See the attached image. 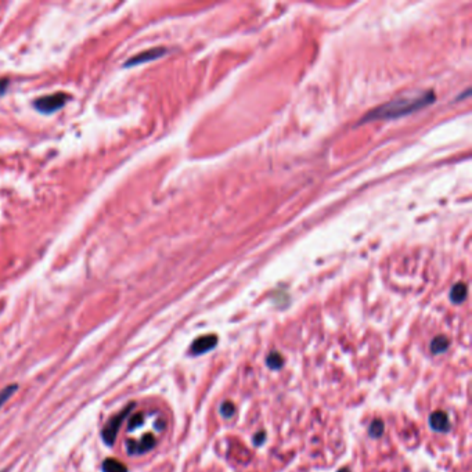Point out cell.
<instances>
[{"instance_id": "cell-6", "label": "cell", "mask_w": 472, "mask_h": 472, "mask_svg": "<svg viewBox=\"0 0 472 472\" xmlns=\"http://www.w3.org/2000/svg\"><path fill=\"white\" fill-rule=\"evenodd\" d=\"M216 342H218V341H216V336H214V335H209V336H201V338H198V340L191 345V352L192 353H195V355L204 353V352L212 349V348L216 345Z\"/></svg>"}, {"instance_id": "cell-11", "label": "cell", "mask_w": 472, "mask_h": 472, "mask_svg": "<svg viewBox=\"0 0 472 472\" xmlns=\"http://www.w3.org/2000/svg\"><path fill=\"white\" fill-rule=\"evenodd\" d=\"M17 389H18V385L13 384V385H9V386H6L5 389L0 390V409H2V406L5 404L6 401L10 399L11 396L16 393Z\"/></svg>"}, {"instance_id": "cell-17", "label": "cell", "mask_w": 472, "mask_h": 472, "mask_svg": "<svg viewBox=\"0 0 472 472\" xmlns=\"http://www.w3.org/2000/svg\"><path fill=\"white\" fill-rule=\"evenodd\" d=\"M255 443H256V445H262V443H263L264 442V434L263 432H260V434H258V435H255Z\"/></svg>"}, {"instance_id": "cell-10", "label": "cell", "mask_w": 472, "mask_h": 472, "mask_svg": "<svg viewBox=\"0 0 472 472\" xmlns=\"http://www.w3.org/2000/svg\"><path fill=\"white\" fill-rule=\"evenodd\" d=\"M447 348H449V340L445 338V336H438V338H435V340L432 341V345H431V349H432L434 353L445 352Z\"/></svg>"}, {"instance_id": "cell-3", "label": "cell", "mask_w": 472, "mask_h": 472, "mask_svg": "<svg viewBox=\"0 0 472 472\" xmlns=\"http://www.w3.org/2000/svg\"><path fill=\"white\" fill-rule=\"evenodd\" d=\"M68 101V96L65 93H53L49 96H43V97H39L35 101V108L40 112L44 114H51L54 111L62 108L65 103Z\"/></svg>"}, {"instance_id": "cell-7", "label": "cell", "mask_w": 472, "mask_h": 472, "mask_svg": "<svg viewBox=\"0 0 472 472\" xmlns=\"http://www.w3.org/2000/svg\"><path fill=\"white\" fill-rule=\"evenodd\" d=\"M429 424H431V427L435 431H439V432H446L449 429V427H450L449 418H447L445 413L442 412H435L431 416V418H429Z\"/></svg>"}, {"instance_id": "cell-1", "label": "cell", "mask_w": 472, "mask_h": 472, "mask_svg": "<svg viewBox=\"0 0 472 472\" xmlns=\"http://www.w3.org/2000/svg\"><path fill=\"white\" fill-rule=\"evenodd\" d=\"M435 101L434 92H416V93L403 94L401 97L392 100L386 104L381 105L364 116L363 122L378 121V119H393L400 118L414 111L421 110Z\"/></svg>"}, {"instance_id": "cell-5", "label": "cell", "mask_w": 472, "mask_h": 472, "mask_svg": "<svg viewBox=\"0 0 472 472\" xmlns=\"http://www.w3.org/2000/svg\"><path fill=\"white\" fill-rule=\"evenodd\" d=\"M166 53V49L164 47H155V49H150L147 51H143V53H139L134 57H132L130 60L126 61V66H132V65H138V64H142V62H147V61L155 60V58H159V57H162V55Z\"/></svg>"}, {"instance_id": "cell-8", "label": "cell", "mask_w": 472, "mask_h": 472, "mask_svg": "<svg viewBox=\"0 0 472 472\" xmlns=\"http://www.w3.org/2000/svg\"><path fill=\"white\" fill-rule=\"evenodd\" d=\"M103 472H127L126 465L116 458H107L103 462Z\"/></svg>"}, {"instance_id": "cell-16", "label": "cell", "mask_w": 472, "mask_h": 472, "mask_svg": "<svg viewBox=\"0 0 472 472\" xmlns=\"http://www.w3.org/2000/svg\"><path fill=\"white\" fill-rule=\"evenodd\" d=\"M10 81L9 79H0V94H3L6 92V89L9 86Z\"/></svg>"}, {"instance_id": "cell-13", "label": "cell", "mask_w": 472, "mask_h": 472, "mask_svg": "<svg viewBox=\"0 0 472 472\" xmlns=\"http://www.w3.org/2000/svg\"><path fill=\"white\" fill-rule=\"evenodd\" d=\"M267 364H269L270 367L273 368H279L281 367V364H283V359L279 353H272L269 357H267Z\"/></svg>"}, {"instance_id": "cell-18", "label": "cell", "mask_w": 472, "mask_h": 472, "mask_svg": "<svg viewBox=\"0 0 472 472\" xmlns=\"http://www.w3.org/2000/svg\"><path fill=\"white\" fill-rule=\"evenodd\" d=\"M341 472H348V471H346V469H344V471H341Z\"/></svg>"}, {"instance_id": "cell-9", "label": "cell", "mask_w": 472, "mask_h": 472, "mask_svg": "<svg viewBox=\"0 0 472 472\" xmlns=\"http://www.w3.org/2000/svg\"><path fill=\"white\" fill-rule=\"evenodd\" d=\"M467 298V286L464 283H458L453 287L450 292V299L454 303H461Z\"/></svg>"}, {"instance_id": "cell-12", "label": "cell", "mask_w": 472, "mask_h": 472, "mask_svg": "<svg viewBox=\"0 0 472 472\" xmlns=\"http://www.w3.org/2000/svg\"><path fill=\"white\" fill-rule=\"evenodd\" d=\"M144 423V414L143 413H138V414H134L130 417L129 420V424H127V429L129 431H133V429H138L140 428Z\"/></svg>"}, {"instance_id": "cell-2", "label": "cell", "mask_w": 472, "mask_h": 472, "mask_svg": "<svg viewBox=\"0 0 472 472\" xmlns=\"http://www.w3.org/2000/svg\"><path fill=\"white\" fill-rule=\"evenodd\" d=\"M133 409V403H130L126 409H123L122 412H119L116 416L111 418L108 423L105 424L104 429H103V432H101V438H103V442H104L105 445L112 446L115 443L116 439V435H118V431L121 428L122 421L125 420L127 414L130 413V410Z\"/></svg>"}, {"instance_id": "cell-15", "label": "cell", "mask_w": 472, "mask_h": 472, "mask_svg": "<svg viewBox=\"0 0 472 472\" xmlns=\"http://www.w3.org/2000/svg\"><path fill=\"white\" fill-rule=\"evenodd\" d=\"M382 429H384V427H382V424H381V421H375V423H374L373 425H371V429H370V434L374 435V436H379V435L382 434Z\"/></svg>"}, {"instance_id": "cell-4", "label": "cell", "mask_w": 472, "mask_h": 472, "mask_svg": "<svg viewBox=\"0 0 472 472\" xmlns=\"http://www.w3.org/2000/svg\"><path fill=\"white\" fill-rule=\"evenodd\" d=\"M157 445V438L154 434H146L138 440H127L126 442V451L129 454L140 456L147 453L151 449H154Z\"/></svg>"}, {"instance_id": "cell-14", "label": "cell", "mask_w": 472, "mask_h": 472, "mask_svg": "<svg viewBox=\"0 0 472 472\" xmlns=\"http://www.w3.org/2000/svg\"><path fill=\"white\" fill-rule=\"evenodd\" d=\"M220 412H222V414L225 417H231L234 414V412H236V409H234V406L231 403H225L223 406L220 407Z\"/></svg>"}]
</instances>
